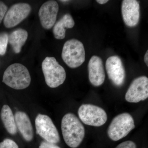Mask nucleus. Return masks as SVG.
<instances>
[{
  "instance_id": "obj_22",
  "label": "nucleus",
  "mask_w": 148,
  "mask_h": 148,
  "mask_svg": "<svg viewBox=\"0 0 148 148\" xmlns=\"http://www.w3.org/2000/svg\"><path fill=\"white\" fill-rule=\"evenodd\" d=\"M39 148H61L55 144L48 143L46 141H43L40 144Z\"/></svg>"
},
{
  "instance_id": "obj_16",
  "label": "nucleus",
  "mask_w": 148,
  "mask_h": 148,
  "mask_svg": "<svg viewBox=\"0 0 148 148\" xmlns=\"http://www.w3.org/2000/svg\"><path fill=\"white\" fill-rule=\"evenodd\" d=\"M28 33L23 29H18L14 31L8 36V42L11 46L14 52L18 53L25 44L28 38Z\"/></svg>"
},
{
  "instance_id": "obj_23",
  "label": "nucleus",
  "mask_w": 148,
  "mask_h": 148,
  "mask_svg": "<svg viewBox=\"0 0 148 148\" xmlns=\"http://www.w3.org/2000/svg\"><path fill=\"white\" fill-rule=\"evenodd\" d=\"M144 61L147 66H148V51H147V52L145 54L144 56Z\"/></svg>"
},
{
  "instance_id": "obj_5",
  "label": "nucleus",
  "mask_w": 148,
  "mask_h": 148,
  "mask_svg": "<svg viewBox=\"0 0 148 148\" xmlns=\"http://www.w3.org/2000/svg\"><path fill=\"white\" fill-rule=\"evenodd\" d=\"M135 127L132 116L123 113L115 117L107 130L109 138L114 141H118L125 138Z\"/></svg>"
},
{
  "instance_id": "obj_18",
  "label": "nucleus",
  "mask_w": 148,
  "mask_h": 148,
  "mask_svg": "<svg viewBox=\"0 0 148 148\" xmlns=\"http://www.w3.org/2000/svg\"><path fill=\"white\" fill-rule=\"evenodd\" d=\"M8 43V35L5 32L0 34V55H4L6 52Z\"/></svg>"
},
{
  "instance_id": "obj_3",
  "label": "nucleus",
  "mask_w": 148,
  "mask_h": 148,
  "mask_svg": "<svg viewBox=\"0 0 148 148\" xmlns=\"http://www.w3.org/2000/svg\"><path fill=\"white\" fill-rule=\"evenodd\" d=\"M42 69L46 83L49 87L55 88L58 87L65 82L66 77V71L54 57H46L42 61Z\"/></svg>"
},
{
  "instance_id": "obj_19",
  "label": "nucleus",
  "mask_w": 148,
  "mask_h": 148,
  "mask_svg": "<svg viewBox=\"0 0 148 148\" xmlns=\"http://www.w3.org/2000/svg\"><path fill=\"white\" fill-rule=\"evenodd\" d=\"M0 148H18V147L13 140L6 139L0 143Z\"/></svg>"
},
{
  "instance_id": "obj_2",
  "label": "nucleus",
  "mask_w": 148,
  "mask_h": 148,
  "mask_svg": "<svg viewBox=\"0 0 148 148\" xmlns=\"http://www.w3.org/2000/svg\"><path fill=\"white\" fill-rule=\"evenodd\" d=\"M3 82L16 90L27 88L31 82V77L28 69L22 64L15 63L8 66L4 73Z\"/></svg>"
},
{
  "instance_id": "obj_20",
  "label": "nucleus",
  "mask_w": 148,
  "mask_h": 148,
  "mask_svg": "<svg viewBox=\"0 0 148 148\" xmlns=\"http://www.w3.org/2000/svg\"><path fill=\"white\" fill-rule=\"evenodd\" d=\"M136 144L132 141H127L121 143L115 148H136Z\"/></svg>"
},
{
  "instance_id": "obj_21",
  "label": "nucleus",
  "mask_w": 148,
  "mask_h": 148,
  "mask_svg": "<svg viewBox=\"0 0 148 148\" xmlns=\"http://www.w3.org/2000/svg\"><path fill=\"white\" fill-rule=\"evenodd\" d=\"M7 10L8 7L3 2L0 1V24L4 17Z\"/></svg>"
},
{
  "instance_id": "obj_15",
  "label": "nucleus",
  "mask_w": 148,
  "mask_h": 148,
  "mask_svg": "<svg viewBox=\"0 0 148 148\" xmlns=\"http://www.w3.org/2000/svg\"><path fill=\"white\" fill-rule=\"evenodd\" d=\"M75 21L71 15L66 14L54 24L53 29L56 39H63L66 36V29H71L75 26Z\"/></svg>"
},
{
  "instance_id": "obj_8",
  "label": "nucleus",
  "mask_w": 148,
  "mask_h": 148,
  "mask_svg": "<svg viewBox=\"0 0 148 148\" xmlns=\"http://www.w3.org/2000/svg\"><path fill=\"white\" fill-rule=\"evenodd\" d=\"M32 8L29 4L19 3L12 6L3 18V24L7 28L17 26L29 16Z\"/></svg>"
},
{
  "instance_id": "obj_24",
  "label": "nucleus",
  "mask_w": 148,
  "mask_h": 148,
  "mask_svg": "<svg viewBox=\"0 0 148 148\" xmlns=\"http://www.w3.org/2000/svg\"><path fill=\"white\" fill-rule=\"evenodd\" d=\"M108 1H108V0H97L96 1V2L100 4H104Z\"/></svg>"
},
{
  "instance_id": "obj_7",
  "label": "nucleus",
  "mask_w": 148,
  "mask_h": 148,
  "mask_svg": "<svg viewBox=\"0 0 148 148\" xmlns=\"http://www.w3.org/2000/svg\"><path fill=\"white\" fill-rule=\"evenodd\" d=\"M35 125L37 134L46 142L55 144L60 142L58 130L49 116L39 114L35 120Z\"/></svg>"
},
{
  "instance_id": "obj_25",
  "label": "nucleus",
  "mask_w": 148,
  "mask_h": 148,
  "mask_svg": "<svg viewBox=\"0 0 148 148\" xmlns=\"http://www.w3.org/2000/svg\"><path fill=\"white\" fill-rule=\"evenodd\" d=\"M61 2L63 3H67L68 2L70 1H61Z\"/></svg>"
},
{
  "instance_id": "obj_13",
  "label": "nucleus",
  "mask_w": 148,
  "mask_h": 148,
  "mask_svg": "<svg viewBox=\"0 0 148 148\" xmlns=\"http://www.w3.org/2000/svg\"><path fill=\"white\" fill-rule=\"evenodd\" d=\"M88 77L90 83L95 86H99L105 81L106 74L102 59L93 56L88 63Z\"/></svg>"
},
{
  "instance_id": "obj_17",
  "label": "nucleus",
  "mask_w": 148,
  "mask_h": 148,
  "mask_svg": "<svg viewBox=\"0 0 148 148\" xmlns=\"http://www.w3.org/2000/svg\"><path fill=\"white\" fill-rule=\"evenodd\" d=\"M1 116L7 131L11 135H15L17 132V127L13 113L9 106L6 105L3 106Z\"/></svg>"
},
{
  "instance_id": "obj_1",
  "label": "nucleus",
  "mask_w": 148,
  "mask_h": 148,
  "mask_svg": "<svg viewBox=\"0 0 148 148\" xmlns=\"http://www.w3.org/2000/svg\"><path fill=\"white\" fill-rule=\"evenodd\" d=\"M61 130L66 145L72 148L80 145L85 136L84 126L73 114H66L62 119Z\"/></svg>"
},
{
  "instance_id": "obj_10",
  "label": "nucleus",
  "mask_w": 148,
  "mask_h": 148,
  "mask_svg": "<svg viewBox=\"0 0 148 148\" xmlns=\"http://www.w3.org/2000/svg\"><path fill=\"white\" fill-rule=\"evenodd\" d=\"M106 67L109 79L116 86H121L124 83L125 78L124 67L121 58L117 56L109 57Z\"/></svg>"
},
{
  "instance_id": "obj_9",
  "label": "nucleus",
  "mask_w": 148,
  "mask_h": 148,
  "mask_svg": "<svg viewBox=\"0 0 148 148\" xmlns=\"http://www.w3.org/2000/svg\"><path fill=\"white\" fill-rule=\"evenodd\" d=\"M148 97V78L141 76L131 83L125 95V100L130 103H138Z\"/></svg>"
},
{
  "instance_id": "obj_4",
  "label": "nucleus",
  "mask_w": 148,
  "mask_h": 148,
  "mask_svg": "<svg viewBox=\"0 0 148 148\" xmlns=\"http://www.w3.org/2000/svg\"><path fill=\"white\" fill-rule=\"evenodd\" d=\"M61 56L63 61L70 68L75 69L79 67L85 60L83 44L75 39L67 41L63 47Z\"/></svg>"
},
{
  "instance_id": "obj_6",
  "label": "nucleus",
  "mask_w": 148,
  "mask_h": 148,
  "mask_svg": "<svg viewBox=\"0 0 148 148\" xmlns=\"http://www.w3.org/2000/svg\"><path fill=\"white\" fill-rule=\"evenodd\" d=\"M79 116L85 124L99 127L106 123L108 116L102 108L91 104H83L78 111Z\"/></svg>"
},
{
  "instance_id": "obj_11",
  "label": "nucleus",
  "mask_w": 148,
  "mask_h": 148,
  "mask_svg": "<svg viewBox=\"0 0 148 148\" xmlns=\"http://www.w3.org/2000/svg\"><path fill=\"white\" fill-rule=\"evenodd\" d=\"M59 10L58 3L51 0L44 3L40 8L38 15L44 29L49 30L54 26Z\"/></svg>"
},
{
  "instance_id": "obj_12",
  "label": "nucleus",
  "mask_w": 148,
  "mask_h": 148,
  "mask_svg": "<svg viewBox=\"0 0 148 148\" xmlns=\"http://www.w3.org/2000/svg\"><path fill=\"white\" fill-rule=\"evenodd\" d=\"M121 12L125 24L128 27L137 26L140 21V6L135 0H124L121 5Z\"/></svg>"
},
{
  "instance_id": "obj_14",
  "label": "nucleus",
  "mask_w": 148,
  "mask_h": 148,
  "mask_svg": "<svg viewBox=\"0 0 148 148\" xmlns=\"http://www.w3.org/2000/svg\"><path fill=\"white\" fill-rule=\"evenodd\" d=\"M16 126L24 140L30 142L34 138L33 126L29 117L23 112L18 111L14 116Z\"/></svg>"
}]
</instances>
